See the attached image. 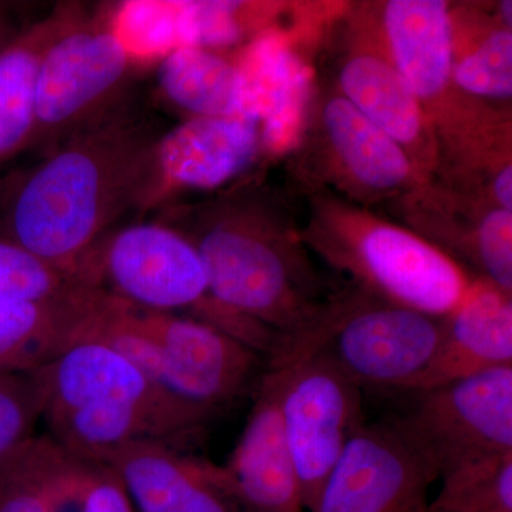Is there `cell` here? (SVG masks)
<instances>
[{"mask_svg": "<svg viewBox=\"0 0 512 512\" xmlns=\"http://www.w3.org/2000/svg\"><path fill=\"white\" fill-rule=\"evenodd\" d=\"M161 133L131 101L0 180V235L74 278L127 212L156 207Z\"/></svg>", "mask_w": 512, "mask_h": 512, "instance_id": "1", "label": "cell"}, {"mask_svg": "<svg viewBox=\"0 0 512 512\" xmlns=\"http://www.w3.org/2000/svg\"><path fill=\"white\" fill-rule=\"evenodd\" d=\"M171 224L197 249L212 298L225 308L296 340L319 328L329 301L308 256L288 232L249 202L183 208Z\"/></svg>", "mask_w": 512, "mask_h": 512, "instance_id": "2", "label": "cell"}, {"mask_svg": "<svg viewBox=\"0 0 512 512\" xmlns=\"http://www.w3.org/2000/svg\"><path fill=\"white\" fill-rule=\"evenodd\" d=\"M74 279L121 301L190 316L265 353L272 332L212 298L197 249L170 224H133L104 235L80 259Z\"/></svg>", "mask_w": 512, "mask_h": 512, "instance_id": "3", "label": "cell"}, {"mask_svg": "<svg viewBox=\"0 0 512 512\" xmlns=\"http://www.w3.org/2000/svg\"><path fill=\"white\" fill-rule=\"evenodd\" d=\"M137 67L106 13L87 16L82 9L40 62L28 148L45 157L123 107Z\"/></svg>", "mask_w": 512, "mask_h": 512, "instance_id": "4", "label": "cell"}, {"mask_svg": "<svg viewBox=\"0 0 512 512\" xmlns=\"http://www.w3.org/2000/svg\"><path fill=\"white\" fill-rule=\"evenodd\" d=\"M127 311L134 333L126 356L185 402L218 414L254 393L264 375V355L208 323L131 303Z\"/></svg>", "mask_w": 512, "mask_h": 512, "instance_id": "5", "label": "cell"}, {"mask_svg": "<svg viewBox=\"0 0 512 512\" xmlns=\"http://www.w3.org/2000/svg\"><path fill=\"white\" fill-rule=\"evenodd\" d=\"M444 325L356 288L332 299L312 339L360 390L404 393L436 356Z\"/></svg>", "mask_w": 512, "mask_h": 512, "instance_id": "6", "label": "cell"}, {"mask_svg": "<svg viewBox=\"0 0 512 512\" xmlns=\"http://www.w3.org/2000/svg\"><path fill=\"white\" fill-rule=\"evenodd\" d=\"M312 245L352 275L360 291L440 318L463 302L476 281L433 242L386 222L332 229Z\"/></svg>", "mask_w": 512, "mask_h": 512, "instance_id": "7", "label": "cell"}, {"mask_svg": "<svg viewBox=\"0 0 512 512\" xmlns=\"http://www.w3.org/2000/svg\"><path fill=\"white\" fill-rule=\"evenodd\" d=\"M409 394L410 406L387 420L437 480L512 453V366Z\"/></svg>", "mask_w": 512, "mask_h": 512, "instance_id": "8", "label": "cell"}, {"mask_svg": "<svg viewBox=\"0 0 512 512\" xmlns=\"http://www.w3.org/2000/svg\"><path fill=\"white\" fill-rule=\"evenodd\" d=\"M281 412L303 504L311 512L326 478L365 423L362 390L340 372L311 335L296 346Z\"/></svg>", "mask_w": 512, "mask_h": 512, "instance_id": "9", "label": "cell"}, {"mask_svg": "<svg viewBox=\"0 0 512 512\" xmlns=\"http://www.w3.org/2000/svg\"><path fill=\"white\" fill-rule=\"evenodd\" d=\"M436 480L389 420L365 421L311 512H427V491Z\"/></svg>", "mask_w": 512, "mask_h": 512, "instance_id": "10", "label": "cell"}, {"mask_svg": "<svg viewBox=\"0 0 512 512\" xmlns=\"http://www.w3.org/2000/svg\"><path fill=\"white\" fill-rule=\"evenodd\" d=\"M35 375L45 399L42 419L100 404L144 407L202 426L217 416L168 392L117 350L93 340L69 346Z\"/></svg>", "mask_w": 512, "mask_h": 512, "instance_id": "11", "label": "cell"}, {"mask_svg": "<svg viewBox=\"0 0 512 512\" xmlns=\"http://www.w3.org/2000/svg\"><path fill=\"white\" fill-rule=\"evenodd\" d=\"M295 350L266 360L225 477L248 512H308L282 423L281 399Z\"/></svg>", "mask_w": 512, "mask_h": 512, "instance_id": "12", "label": "cell"}, {"mask_svg": "<svg viewBox=\"0 0 512 512\" xmlns=\"http://www.w3.org/2000/svg\"><path fill=\"white\" fill-rule=\"evenodd\" d=\"M93 458L120 478L136 512H248L222 466L184 447L134 441Z\"/></svg>", "mask_w": 512, "mask_h": 512, "instance_id": "13", "label": "cell"}, {"mask_svg": "<svg viewBox=\"0 0 512 512\" xmlns=\"http://www.w3.org/2000/svg\"><path fill=\"white\" fill-rule=\"evenodd\" d=\"M261 148L259 124L238 117H190L164 133L156 151V205L177 191H208L234 180Z\"/></svg>", "mask_w": 512, "mask_h": 512, "instance_id": "14", "label": "cell"}, {"mask_svg": "<svg viewBox=\"0 0 512 512\" xmlns=\"http://www.w3.org/2000/svg\"><path fill=\"white\" fill-rule=\"evenodd\" d=\"M245 117L259 124L261 147L284 154L301 141L312 70L275 30L259 33L237 57Z\"/></svg>", "mask_w": 512, "mask_h": 512, "instance_id": "15", "label": "cell"}, {"mask_svg": "<svg viewBox=\"0 0 512 512\" xmlns=\"http://www.w3.org/2000/svg\"><path fill=\"white\" fill-rule=\"evenodd\" d=\"M511 295L477 278L463 302L446 316L436 356L403 394L512 366Z\"/></svg>", "mask_w": 512, "mask_h": 512, "instance_id": "16", "label": "cell"}, {"mask_svg": "<svg viewBox=\"0 0 512 512\" xmlns=\"http://www.w3.org/2000/svg\"><path fill=\"white\" fill-rule=\"evenodd\" d=\"M383 32L394 64L423 104L439 100L451 82L454 26L443 0H390Z\"/></svg>", "mask_w": 512, "mask_h": 512, "instance_id": "17", "label": "cell"}, {"mask_svg": "<svg viewBox=\"0 0 512 512\" xmlns=\"http://www.w3.org/2000/svg\"><path fill=\"white\" fill-rule=\"evenodd\" d=\"M96 289L40 302L0 305V373H32L76 343Z\"/></svg>", "mask_w": 512, "mask_h": 512, "instance_id": "18", "label": "cell"}, {"mask_svg": "<svg viewBox=\"0 0 512 512\" xmlns=\"http://www.w3.org/2000/svg\"><path fill=\"white\" fill-rule=\"evenodd\" d=\"M322 124L336 163L357 187L390 194L413 183L409 154L340 94L326 101Z\"/></svg>", "mask_w": 512, "mask_h": 512, "instance_id": "19", "label": "cell"}, {"mask_svg": "<svg viewBox=\"0 0 512 512\" xmlns=\"http://www.w3.org/2000/svg\"><path fill=\"white\" fill-rule=\"evenodd\" d=\"M80 12V6H60L52 15L23 29L0 59V168L28 150L35 126L40 62Z\"/></svg>", "mask_w": 512, "mask_h": 512, "instance_id": "20", "label": "cell"}, {"mask_svg": "<svg viewBox=\"0 0 512 512\" xmlns=\"http://www.w3.org/2000/svg\"><path fill=\"white\" fill-rule=\"evenodd\" d=\"M339 89L343 99L397 141L410 158L423 147L426 109L389 57L376 52L349 56L340 66Z\"/></svg>", "mask_w": 512, "mask_h": 512, "instance_id": "21", "label": "cell"}, {"mask_svg": "<svg viewBox=\"0 0 512 512\" xmlns=\"http://www.w3.org/2000/svg\"><path fill=\"white\" fill-rule=\"evenodd\" d=\"M46 512H136L107 464L37 436L30 444Z\"/></svg>", "mask_w": 512, "mask_h": 512, "instance_id": "22", "label": "cell"}, {"mask_svg": "<svg viewBox=\"0 0 512 512\" xmlns=\"http://www.w3.org/2000/svg\"><path fill=\"white\" fill-rule=\"evenodd\" d=\"M161 93L191 117H245L237 59L220 50L180 47L158 62Z\"/></svg>", "mask_w": 512, "mask_h": 512, "instance_id": "23", "label": "cell"}, {"mask_svg": "<svg viewBox=\"0 0 512 512\" xmlns=\"http://www.w3.org/2000/svg\"><path fill=\"white\" fill-rule=\"evenodd\" d=\"M440 480L427 512H512V453L471 461Z\"/></svg>", "mask_w": 512, "mask_h": 512, "instance_id": "24", "label": "cell"}, {"mask_svg": "<svg viewBox=\"0 0 512 512\" xmlns=\"http://www.w3.org/2000/svg\"><path fill=\"white\" fill-rule=\"evenodd\" d=\"M111 32L137 66L181 47L177 0H127L106 10Z\"/></svg>", "mask_w": 512, "mask_h": 512, "instance_id": "25", "label": "cell"}, {"mask_svg": "<svg viewBox=\"0 0 512 512\" xmlns=\"http://www.w3.org/2000/svg\"><path fill=\"white\" fill-rule=\"evenodd\" d=\"M181 47L222 50L247 35L255 5L225 0H177Z\"/></svg>", "mask_w": 512, "mask_h": 512, "instance_id": "26", "label": "cell"}, {"mask_svg": "<svg viewBox=\"0 0 512 512\" xmlns=\"http://www.w3.org/2000/svg\"><path fill=\"white\" fill-rule=\"evenodd\" d=\"M451 82L477 97L511 99L512 32L493 29L467 55L454 59Z\"/></svg>", "mask_w": 512, "mask_h": 512, "instance_id": "27", "label": "cell"}, {"mask_svg": "<svg viewBox=\"0 0 512 512\" xmlns=\"http://www.w3.org/2000/svg\"><path fill=\"white\" fill-rule=\"evenodd\" d=\"M77 285L76 279L56 266L0 239V305L47 301Z\"/></svg>", "mask_w": 512, "mask_h": 512, "instance_id": "28", "label": "cell"}, {"mask_svg": "<svg viewBox=\"0 0 512 512\" xmlns=\"http://www.w3.org/2000/svg\"><path fill=\"white\" fill-rule=\"evenodd\" d=\"M42 387L32 373H0V466L36 439L42 420Z\"/></svg>", "mask_w": 512, "mask_h": 512, "instance_id": "29", "label": "cell"}, {"mask_svg": "<svg viewBox=\"0 0 512 512\" xmlns=\"http://www.w3.org/2000/svg\"><path fill=\"white\" fill-rule=\"evenodd\" d=\"M467 261L478 278L512 293V212L494 207L485 211L471 234Z\"/></svg>", "mask_w": 512, "mask_h": 512, "instance_id": "30", "label": "cell"}, {"mask_svg": "<svg viewBox=\"0 0 512 512\" xmlns=\"http://www.w3.org/2000/svg\"><path fill=\"white\" fill-rule=\"evenodd\" d=\"M30 444L0 466V512H46Z\"/></svg>", "mask_w": 512, "mask_h": 512, "instance_id": "31", "label": "cell"}, {"mask_svg": "<svg viewBox=\"0 0 512 512\" xmlns=\"http://www.w3.org/2000/svg\"><path fill=\"white\" fill-rule=\"evenodd\" d=\"M493 197L501 210L512 212V165L507 163L494 174Z\"/></svg>", "mask_w": 512, "mask_h": 512, "instance_id": "32", "label": "cell"}, {"mask_svg": "<svg viewBox=\"0 0 512 512\" xmlns=\"http://www.w3.org/2000/svg\"><path fill=\"white\" fill-rule=\"evenodd\" d=\"M22 32L23 29H19L13 16L12 8L6 3H0V59Z\"/></svg>", "mask_w": 512, "mask_h": 512, "instance_id": "33", "label": "cell"}, {"mask_svg": "<svg viewBox=\"0 0 512 512\" xmlns=\"http://www.w3.org/2000/svg\"><path fill=\"white\" fill-rule=\"evenodd\" d=\"M501 25L504 28L511 30L512 25V2L511 0H504L500 6Z\"/></svg>", "mask_w": 512, "mask_h": 512, "instance_id": "34", "label": "cell"}]
</instances>
